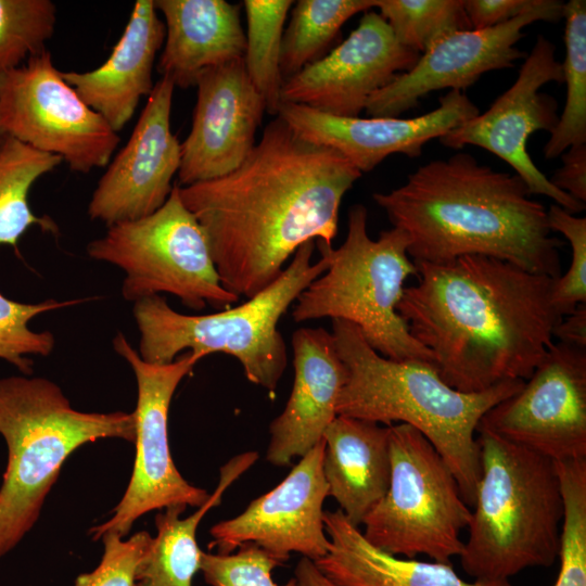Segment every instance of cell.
I'll return each instance as SVG.
<instances>
[{"mask_svg":"<svg viewBox=\"0 0 586 586\" xmlns=\"http://www.w3.org/2000/svg\"><path fill=\"white\" fill-rule=\"evenodd\" d=\"M562 11L561 1L536 0L530 10L499 26L444 37L420 54L409 71L398 74L369 98L367 115L397 117L416 107L432 91L445 88L461 91L487 72L512 67L524 58V52L515 46L524 36L523 28L538 21L557 23Z\"/></svg>","mask_w":586,"mask_h":586,"instance_id":"cell-15","label":"cell"},{"mask_svg":"<svg viewBox=\"0 0 586 586\" xmlns=\"http://www.w3.org/2000/svg\"><path fill=\"white\" fill-rule=\"evenodd\" d=\"M165 35L154 0H137L106 61L92 71L62 72V76L117 132L132 118L141 98L153 90L152 72Z\"/></svg>","mask_w":586,"mask_h":586,"instance_id":"cell-22","label":"cell"},{"mask_svg":"<svg viewBox=\"0 0 586 586\" xmlns=\"http://www.w3.org/2000/svg\"><path fill=\"white\" fill-rule=\"evenodd\" d=\"M562 166L549 181L559 190L585 204L586 201V144L570 146L562 155Z\"/></svg>","mask_w":586,"mask_h":586,"instance_id":"cell-39","label":"cell"},{"mask_svg":"<svg viewBox=\"0 0 586 586\" xmlns=\"http://www.w3.org/2000/svg\"><path fill=\"white\" fill-rule=\"evenodd\" d=\"M0 434L8 466L0 487V558L39 518L62 464L81 445L99 438L135 442L133 412H84L44 378L0 379Z\"/></svg>","mask_w":586,"mask_h":586,"instance_id":"cell-6","label":"cell"},{"mask_svg":"<svg viewBox=\"0 0 586 586\" xmlns=\"http://www.w3.org/2000/svg\"><path fill=\"white\" fill-rule=\"evenodd\" d=\"M291 0H244L247 29L244 65L247 76L262 95L266 112L278 115L283 78L280 54L284 22Z\"/></svg>","mask_w":586,"mask_h":586,"instance_id":"cell-29","label":"cell"},{"mask_svg":"<svg viewBox=\"0 0 586 586\" xmlns=\"http://www.w3.org/2000/svg\"><path fill=\"white\" fill-rule=\"evenodd\" d=\"M62 162L60 156L38 151L14 138H0V245L17 251L18 240L34 226L59 234L53 219L37 216L31 211L28 194L40 177Z\"/></svg>","mask_w":586,"mask_h":586,"instance_id":"cell-27","label":"cell"},{"mask_svg":"<svg viewBox=\"0 0 586 586\" xmlns=\"http://www.w3.org/2000/svg\"><path fill=\"white\" fill-rule=\"evenodd\" d=\"M553 337L558 342L586 348V303L562 317L553 330Z\"/></svg>","mask_w":586,"mask_h":586,"instance_id":"cell-40","label":"cell"},{"mask_svg":"<svg viewBox=\"0 0 586 586\" xmlns=\"http://www.w3.org/2000/svg\"><path fill=\"white\" fill-rule=\"evenodd\" d=\"M438 102L433 111L412 118L340 117L294 103H281L278 116L297 136L336 151L362 174L392 154L419 156L430 140L480 113L459 90L448 91Z\"/></svg>","mask_w":586,"mask_h":586,"instance_id":"cell-20","label":"cell"},{"mask_svg":"<svg viewBox=\"0 0 586 586\" xmlns=\"http://www.w3.org/2000/svg\"><path fill=\"white\" fill-rule=\"evenodd\" d=\"M166 29L156 65L175 87L195 86L200 73L244 58L240 5L225 0H154Z\"/></svg>","mask_w":586,"mask_h":586,"instance_id":"cell-23","label":"cell"},{"mask_svg":"<svg viewBox=\"0 0 586 586\" xmlns=\"http://www.w3.org/2000/svg\"><path fill=\"white\" fill-rule=\"evenodd\" d=\"M419 56L396 40L379 12L366 11L345 40L283 81L281 103L358 117L369 98L409 71Z\"/></svg>","mask_w":586,"mask_h":586,"instance_id":"cell-17","label":"cell"},{"mask_svg":"<svg viewBox=\"0 0 586 586\" xmlns=\"http://www.w3.org/2000/svg\"><path fill=\"white\" fill-rule=\"evenodd\" d=\"M323 523L330 546L315 564L335 586H512L509 581L469 582L449 563L384 552L371 545L340 509L323 511Z\"/></svg>","mask_w":586,"mask_h":586,"instance_id":"cell-25","label":"cell"},{"mask_svg":"<svg viewBox=\"0 0 586 586\" xmlns=\"http://www.w3.org/2000/svg\"><path fill=\"white\" fill-rule=\"evenodd\" d=\"M101 538L104 545L101 562L93 571L78 575L74 586H135L137 569L153 537L140 531L127 540L113 533Z\"/></svg>","mask_w":586,"mask_h":586,"instance_id":"cell-37","label":"cell"},{"mask_svg":"<svg viewBox=\"0 0 586 586\" xmlns=\"http://www.w3.org/2000/svg\"><path fill=\"white\" fill-rule=\"evenodd\" d=\"M547 218L550 230L563 234L572 252L568 271L555 280L552 290V304L565 316L586 303V218L557 204L549 206Z\"/></svg>","mask_w":586,"mask_h":586,"instance_id":"cell-35","label":"cell"},{"mask_svg":"<svg viewBox=\"0 0 586 586\" xmlns=\"http://www.w3.org/2000/svg\"><path fill=\"white\" fill-rule=\"evenodd\" d=\"M565 58L562 65L566 101L550 138L546 158L562 155L570 146L586 144V1L563 3Z\"/></svg>","mask_w":586,"mask_h":586,"instance_id":"cell-30","label":"cell"},{"mask_svg":"<svg viewBox=\"0 0 586 586\" xmlns=\"http://www.w3.org/2000/svg\"><path fill=\"white\" fill-rule=\"evenodd\" d=\"M332 336L347 370L336 413L375 423L408 424L437 450L455 475L462 499L473 506L480 479V447L474 436L482 417L515 394L523 380H508L477 393L443 381L431 362L394 360L375 352L355 324L332 320Z\"/></svg>","mask_w":586,"mask_h":586,"instance_id":"cell-4","label":"cell"},{"mask_svg":"<svg viewBox=\"0 0 586 586\" xmlns=\"http://www.w3.org/2000/svg\"><path fill=\"white\" fill-rule=\"evenodd\" d=\"M55 24L50 0H0V75L46 51Z\"/></svg>","mask_w":586,"mask_h":586,"instance_id":"cell-33","label":"cell"},{"mask_svg":"<svg viewBox=\"0 0 586 586\" xmlns=\"http://www.w3.org/2000/svg\"><path fill=\"white\" fill-rule=\"evenodd\" d=\"M391 477L365 517L362 535L374 547L409 559L426 555L449 563L463 548L471 510L434 446L415 428L390 425Z\"/></svg>","mask_w":586,"mask_h":586,"instance_id":"cell-9","label":"cell"},{"mask_svg":"<svg viewBox=\"0 0 586 586\" xmlns=\"http://www.w3.org/2000/svg\"><path fill=\"white\" fill-rule=\"evenodd\" d=\"M258 459L256 451H245L231 458L220 468L216 489L195 512L180 518L184 506L160 510L155 517L157 534L136 572L135 586H192L200 571L201 555L196 542L198 526L203 517L218 506L227 488Z\"/></svg>","mask_w":586,"mask_h":586,"instance_id":"cell-26","label":"cell"},{"mask_svg":"<svg viewBox=\"0 0 586 586\" xmlns=\"http://www.w3.org/2000/svg\"><path fill=\"white\" fill-rule=\"evenodd\" d=\"M409 240L413 263L440 264L483 255L559 278L564 243L547 208L515 174L482 165L468 153L433 160L405 183L372 195Z\"/></svg>","mask_w":586,"mask_h":586,"instance_id":"cell-3","label":"cell"},{"mask_svg":"<svg viewBox=\"0 0 586 586\" xmlns=\"http://www.w3.org/2000/svg\"><path fill=\"white\" fill-rule=\"evenodd\" d=\"M174 84L161 77L127 143L110 161L88 205L109 226L148 216L168 199L180 168L181 143L170 129Z\"/></svg>","mask_w":586,"mask_h":586,"instance_id":"cell-18","label":"cell"},{"mask_svg":"<svg viewBox=\"0 0 586 586\" xmlns=\"http://www.w3.org/2000/svg\"><path fill=\"white\" fill-rule=\"evenodd\" d=\"M396 40L422 54L444 37L472 29L463 0H375Z\"/></svg>","mask_w":586,"mask_h":586,"instance_id":"cell-31","label":"cell"},{"mask_svg":"<svg viewBox=\"0 0 586 586\" xmlns=\"http://www.w3.org/2000/svg\"><path fill=\"white\" fill-rule=\"evenodd\" d=\"M289 586H335L317 568L314 561L302 557L297 562Z\"/></svg>","mask_w":586,"mask_h":586,"instance_id":"cell-41","label":"cell"},{"mask_svg":"<svg viewBox=\"0 0 586 586\" xmlns=\"http://www.w3.org/2000/svg\"><path fill=\"white\" fill-rule=\"evenodd\" d=\"M480 479L459 555L474 579L508 581L550 566L560 549L564 507L556 462L487 431H477Z\"/></svg>","mask_w":586,"mask_h":586,"instance_id":"cell-5","label":"cell"},{"mask_svg":"<svg viewBox=\"0 0 586 586\" xmlns=\"http://www.w3.org/2000/svg\"><path fill=\"white\" fill-rule=\"evenodd\" d=\"M563 82L562 65L556 47L539 35L519 71L514 84L499 95L484 113L461 123L438 140L451 149L471 144L483 148L508 163L526 184L531 194L552 199L572 214L585 204L556 188L536 167L526 150L531 135L556 127L557 101L540 91L546 84Z\"/></svg>","mask_w":586,"mask_h":586,"instance_id":"cell-14","label":"cell"},{"mask_svg":"<svg viewBox=\"0 0 586 586\" xmlns=\"http://www.w3.org/2000/svg\"><path fill=\"white\" fill-rule=\"evenodd\" d=\"M536 0H464L463 8L471 28L499 26L530 10Z\"/></svg>","mask_w":586,"mask_h":586,"instance_id":"cell-38","label":"cell"},{"mask_svg":"<svg viewBox=\"0 0 586 586\" xmlns=\"http://www.w3.org/2000/svg\"><path fill=\"white\" fill-rule=\"evenodd\" d=\"M283 563L254 544L231 553L201 555L200 571L211 586H289L272 579V570Z\"/></svg>","mask_w":586,"mask_h":586,"instance_id":"cell-36","label":"cell"},{"mask_svg":"<svg viewBox=\"0 0 586 586\" xmlns=\"http://www.w3.org/2000/svg\"><path fill=\"white\" fill-rule=\"evenodd\" d=\"M555 462L564 507L555 586H586V459Z\"/></svg>","mask_w":586,"mask_h":586,"instance_id":"cell-32","label":"cell"},{"mask_svg":"<svg viewBox=\"0 0 586 586\" xmlns=\"http://www.w3.org/2000/svg\"><path fill=\"white\" fill-rule=\"evenodd\" d=\"M82 300H44L39 303H21L0 293V358L14 365L22 373L33 372V360L28 355L48 356L52 353L55 339L50 331H33L29 322L36 316L73 306Z\"/></svg>","mask_w":586,"mask_h":586,"instance_id":"cell-34","label":"cell"},{"mask_svg":"<svg viewBox=\"0 0 586 586\" xmlns=\"http://www.w3.org/2000/svg\"><path fill=\"white\" fill-rule=\"evenodd\" d=\"M323 441L322 469L329 496L359 527L388 488L390 426L337 415Z\"/></svg>","mask_w":586,"mask_h":586,"instance_id":"cell-24","label":"cell"},{"mask_svg":"<svg viewBox=\"0 0 586 586\" xmlns=\"http://www.w3.org/2000/svg\"><path fill=\"white\" fill-rule=\"evenodd\" d=\"M315 246V241L304 243L270 285L232 308L184 315L174 310L160 295L135 302L139 356L149 364L165 365L186 349L200 358L224 353L238 359L250 382L273 393L288 364L279 320L329 266L326 254H321L320 260L311 262Z\"/></svg>","mask_w":586,"mask_h":586,"instance_id":"cell-7","label":"cell"},{"mask_svg":"<svg viewBox=\"0 0 586 586\" xmlns=\"http://www.w3.org/2000/svg\"><path fill=\"white\" fill-rule=\"evenodd\" d=\"M58 155L87 174L106 167L120 138L63 78L46 50L0 75V138Z\"/></svg>","mask_w":586,"mask_h":586,"instance_id":"cell-11","label":"cell"},{"mask_svg":"<svg viewBox=\"0 0 586 586\" xmlns=\"http://www.w3.org/2000/svg\"><path fill=\"white\" fill-rule=\"evenodd\" d=\"M90 258L125 272L126 301L169 293L192 309L227 308L240 297L227 291L211 256L205 233L175 184L154 213L107 227L87 245Z\"/></svg>","mask_w":586,"mask_h":586,"instance_id":"cell-10","label":"cell"},{"mask_svg":"<svg viewBox=\"0 0 586 586\" xmlns=\"http://www.w3.org/2000/svg\"><path fill=\"white\" fill-rule=\"evenodd\" d=\"M323 451L322 438L272 489L252 500L237 517L213 525L209 548L226 555L254 544L283 564L292 552L314 562L324 557L330 540L322 510L329 496Z\"/></svg>","mask_w":586,"mask_h":586,"instance_id":"cell-16","label":"cell"},{"mask_svg":"<svg viewBox=\"0 0 586 586\" xmlns=\"http://www.w3.org/2000/svg\"><path fill=\"white\" fill-rule=\"evenodd\" d=\"M191 130L181 143L179 187L213 180L238 168L255 146L266 106L243 59L202 71Z\"/></svg>","mask_w":586,"mask_h":586,"instance_id":"cell-19","label":"cell"},{"mask_svg":"<svg viewBox=\"0 0 586 586\" xmlns=\"http://www.w3.org/2000/svg\"><path fill=\"white\" fill-rule=\"evenodd\" d=\"M294 380L288 403L269 425L266 460L286 467L322 438L336 418L340 392L347 370L332 333L323 328H301L292 335Z\"/></svg>","mask_w":586,"mask_h":586,"instance_id":"cell-21","label":"cell"},{"mask_svg":"<svg viewBox=\"0 0 586 586\" xmlns=\"http://www.w3.org/2000/svg\"><path fill=\"white\" fill-rule=\"evenodd\" d=\"M367 216L364 205L349 208L345 241L336 250H320L329 266L300 294L292 317L296 322L345 320L358 327L368 344L386 358L433 364L432 354L411 336L397 311L406 279L418 277L407 252L409 240L394 227L372 240Z\"/></svg>","mask_w":586,"mask_h":586,"instance_id":"cell-8","label":"cell"},{"mask_svg":"<svg viewBox=\"0 0 586 586\" xmlns=\"http://www.w3.org/2000/svg\"><path fill=\"white\" fill-rule=\"evenodd\" d=\"M477 431L553 461L586 459V348L553 342L522 387L482 417Z\"/></svg>","mask_w":586,"mask_h":586,"instance_id":"cell-13","label":"cell"},{"mask_svg":"<svg viewBox=\"0 0 586 586\" xmlns=\"http://www.w3.org/2000/svg\"><path fill=\"white\" fill-rule=\"evenodd\" d=\"M360 176L340 153L304 140L277 115L233 171L177 186L205 233L222 286L250 298L304 243L332 247L341 202Z\"/></svg>","mask_w":586,"mask_h":586,"instance_id":"cell-1","label":"cell"},{"mask_svg":"<svg viewBox=\"0 0 586 586\" xmlns=\"http://www.w3.org/2000/svg\"><path fill=\"white\" fill-rule=\"evenodd\" d=\"M415 264L419 282L405 288L397 311L443 381L477 393L527 380L563 317L552 304L557 278L483 255Z\"/></svg>","mask_w":586,"mask_h":586,"instance_id":"cell-2","label":"cell"},{"mask_svg":"<svg viewBox=\"0 0 586 586\" xmlns=\"http://www.w3.org/2000/svg\"><path fill=\"white\" fill-rule=\"evenodd\" d=\"M113 347L130 365L137 380L136 457L128 487L114 514L89 531L94 540L106 533L124 537L141 515L152 510L173 506L199 508L209 497L205 489L190 484L177 470L167 429L173 395L202 358L187 352L169 364H149L122 333L115 335Z\"/></svg>","mask_w":586,"mask_h":586,"instance_id":"cell-12","label":"cell"},{"mask_svg":"<svg viewBox=\"0 0 586 586\" xmlns=\"http://www.w3.org/2000/svg\"><path fill=\"white\" fill-rule=\"evenodd\" d=\"M374 5L375 0H298L282 37L283 81L323 58L342 26L355 14Z\"/></svg>","mask_w":586,"mask_h":586,"instance_id":"cell-28","label":"cell"}]
</instances>
